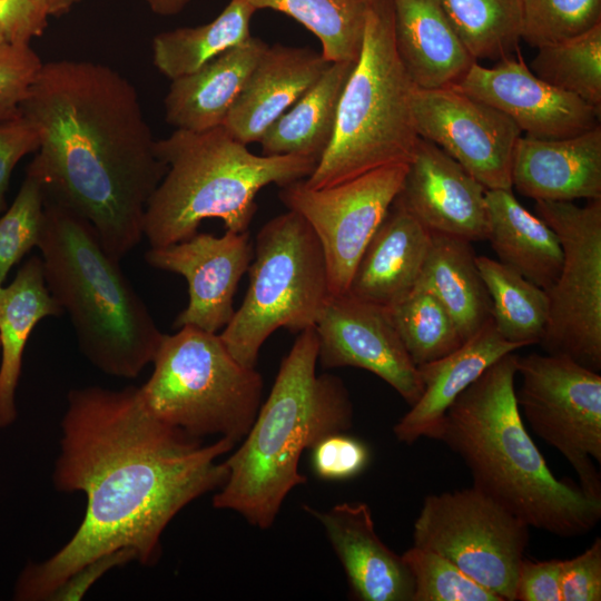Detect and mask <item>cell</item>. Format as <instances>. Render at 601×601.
<instances>
[{
  "mask_svg": "<svg viewBox=\"0 0 601 601\" xmlns=\"http://www.w3.org/2000/svg\"><path fill=\"white\" fill-rule=\"evenodd\" d=\"M267 47L262 39L250 36L196 71L171 80L164 100L166 122L188 131L223 126Z\"/></svg>",
  "mask_w": 601,
  "mask_h": 601,
  "instance_id": "obj_25",
  "label": "cell"
},
{
  "mask_svg": "<svg viewBox=\"0 0 601 601\" xmlns=\"http://www.w3.org/2000/svg\"><path fill=\"white\" fill-rule=\"evenodd\" d=\"M314 329L323 367L363 368L393 387L410 406L420 398L423 383L417 367L385 307L349 293L331 294Z\"/></svg>",
  "mask_w": 601,
  "mask_h": 601,
  "instance_id": "obj_15",
  "label": "cell"
},
{
  "mask_svg": "<svg viewBox=\"0 0 601 601\" xmlns=\"http://www.w3.org/2000/svg\"><path fill=\"white\" fill-rule=\"evenodd\" d=\"M62 313L46 285L40 257L29 258L10 284L0 285V428L17 418L16 392L31 332L43 318Z\"/></svg>",
  "mask_w": 601,
  "mask_h": 601,
  "instance_id": "obj_26",
  "label": "cell"
},
{
  "mask_svg": "<svg viewBox=\"0 0 601 601\" xmlns=\"http://www.w3.org/2000/svg\"><path fill=\"white\" fill-rule=\"evenodd\" d=\"M43 62L30 43L0 33V122L21 115V107Z\"/></svg>",
  "mask_w": 601,
  "mask_h": 601,
  "instance_id": "obj_39",
  "label": "cell"
},
{
  "mask_svg": "<svg viewBox=\"0 0 601 601\" xmlns=\"http://www.w3.org/2000/svg\"><path fill=\"white\" fill-rule=\"evenodd\" d=\"M385 308L416 367L447 355L464 342L443 304L418 282Z\"/></svg>",
  "mask_w": 601,
  "mask_h": 601,
  "instance_id": "obj_34",
  "label": "cell"
},
{
  "mask_svg": "<svg viewBox=\"0 0 601 601\" xmlns=\"http://www.w3.org/2000/svg\"><path fill=\"white\" fill-rule=\"evenodd\" d=\"M475 256L471 242L432 233L418 279L450 313L464 341L492 318L491 299Z\"/></svg>",
  "mask_w": 601,
  "mask_h": 601,
  "instance_id": "obj_29",
  "label": "cell"
},
{
  "mask_svg": "<svg viewBox=\"0 0 601 601\" xmlns=\"http://www.w3.org/2000/svg\"><path fill=\"white\" fill-rule=\"evenodd\" d=\"M535 214L558 235L563 260L546 290L549 318L539 343L548 354L564 355L601 371V199L535 201Z\"/></svg>",
  "mask_w": 601,
  "mask_h": 601,
  "instance_id": "obj_11",
  "label": "cell"
},
{
  "mask_svg": "<svg viewBox=\"0 0 601 601\" xmlns=\"http://www.w3.org/2000/svg\"><path fill=\"white\" fill-rule=\"evenodd\" d=\"M355 61L331 62L321 78L265 131L262 155L318 162L332 140L339 99Z\"/></svg>",
  "mask_w": 601,
  "mask_h": 601,
  "instance_id": "obj_28",
  "label": "cell"
},
{
  "mask_svg": "<svg viewBox=\"0 0 601 601\" xmlns=\"http://www.w3.org/2000/svg\"><path fill=\"white\" fill-rule=\"evenodd\" d=\"M46 194L40 183L27 175L13 203L0 215V285L10 269L38 247L45 223Z\"/></svg>",
  "mask_w": 601,
  "mask_h": 601,
  "instance_id": "obj_38",
  "label": "cell"
},
{
  "mask_svg": "<svg viewBox=\"0 0 601 601\" xmlns=\"http://www.w3.org/2000/svg\"><path fill=\"white\" fill-rule=\"evenodd\" d=\"M255 8L243 0H229L208 23L158 33L152 40L155 67L168 79L189 75L245 40L250 35Z\"/></svg>",
  "mask_w": 601,
  "mask_h": 601,
  "instance_id": "obj_30",
  "label": "cell"
},
{
  "mask_svg": "<svg viewBox=\"0 0 601 601\" xmlns=\"http://www.w3.org/2000/svg\"><path fill=\"white\" fill-rule=\"evenodd\" d=\"M487 239L499 260L536 286L549 290L562 266L556 233L524 208L512 189H487Z\"/></svg>",
  "mask_w": 601,
  "mask_h": 601,
  "instance_id": "obj_27",
  "label": "cell"
},
{
  "mask_svg": "<svg viewBox=\"0 0 601 601\" xmlns=\"http://www.w3.org/2000/svg\"><path fill=\"white\" fill-rule=\"evenodd\" d=\"M455 86L503 112L529 137L563 138L599 125L600 109L542 80L521 58L508 56L490 68L475 61Z\"/></svg>",
  "mask_w": 601,
  "mask_h": 601,
  "instance_id": "obj_17",
  "label": "cell"
},
{
  "mask_svg": "<svg viewBox=\"0 0 601 601\" xmlns=\"http://www.w3.org/2000/svg\"><path fill=\"white\" fill-rule=\"evenodd\" d=\"M515 190L535 201L601 199V127L563 138L520 137L512 161Z\"/></svg>",
  "mask_w": 601,
  "mask_h": 601,
  "instance_id": "obj_19",
  "label": "cell"
},
{
  "mask_svg": "<svg viewBox=\"0 0 601 601\" xmlns=\"http://www.w3.org/2000/svg\"><path fill=\"white\" fill-rule=\"evenodd\" d=\"M414 88L395 48L392 0H371L332 140L304 184L318 189L383 166L408 164L420 138Z\"/></svg>",
  "mask_w": 601,
  "mask_h": 601,
  "instance_id": "obj_7",
  "label": "cell"
},
{
  "mask_svg": "<svg viewBox=\"0 0 601 601\" xmlns=\"http://www.w3.org/2000/svg\"><path fill=\"white\" fill-rule=\"evenodd\" d=\"M50 16L41 0H0V33L17 43L43 33Z\"/></svg>",
  "mask_w": 601,
  "mask_h": 601,
  "instance_id": "obj_43",
  "label": "cell"
},
{
  "mask_svg": "<svg viewBox=\"0 0 601 601\" xmlns=\"http://www.w3.org/2000/svg\"><path fill=\"white\" fill-rule=\"evenodd\" d=\"M253 256L248 231L233 230L223 236L197 231L145 253L150 266L187 280L188 305L177 315L174 327L194 326L210 333L224 328L234 316V296Z\"/></svg>",
  "mask_w": 601,
  "mask_h": 601,
  "instance_id": "obj_16",
  "label": "cell"
},
{
  "mask_svg": "<svg viewBox=\"0 0 601 601\" xmlns=\"http://www.w3.org/2000/svg\"><path fill=\"white\" fill-rule=\"evenodd\" d=\"M561 560L523 558L516 577L514 601H561Z\"/></svg>",
  "mask_w": 601,
  "mask_h": 601,
  "instance_id": "obj_44",
  "label": "cell"
},
{
  "mask_svg": "<svg viewBox=\"0 0 601 601\" xmlns=\"http://www.w3.org/2000/svg\"><path fill=\"white\" fill-rule=\"evenodd\" d=\"M518 358L505 354L464 390L435 440L462 459L473 486L529 526L562 538L584 535L601 519V497L549 469L516 403Z\"/></svg>",
  "mask_w": 601,
  "mask_h": 601,
  "instance_id": "obj_3",
  "label": "cell"
},
{
  "mask_svg": "<svg viewBox=\"0 0 601 601\" xmlns=\"http://www.w3.org/2000/svg\"><path fill=\"white\" fill-rule=\"evenodd\" d=\"M50 17L68 13L80 0H41Z\"/></svg>",
  "mask_w": 601,
  "mask_h": 601,
  "instance_id": "obj_47",
  "label": "cell"
},
{
  "mask_svg": "<svg viewBox=\"0 0 601 601\" xmlns=\"http://www.w3.org/2000/svg\"><path fill=\"white\" fill-rule=\"evenodd\" d=\"M21 115L39 135L27 175L120 260L144 237L147 203L167 169L135 87L98 62H43Z\"/></svg>",
  "mask_w": 601,
  "mask_h": 601,
  "instance_id": "obj_2",
  "label": "cell"
},
{
  "mask_svg": "<svg viewBox=\"0 0 601 601\" xmlns=\"http://www.w3.org/2000/svg\"><path fill=\"white\" fill-rule=\"evenodd\" d=\"M317 363L316 333L306 328L283 358L242 444L225 460L228 476L213 497L214 508L235 511L262 530L270 528L288 493L306 482L298 470L303 452L352 427L353 404L344 382L317 375Z\"/></svg>",
  "mask_w": 601,
  "mask_h": 601,
  "instance_id": "obj_4",
  "label": "cell"
},
{
  "mask_svg": "<svg viewBox=\"0 0 601 601\" xmlns=\"http://www.w3.org/2000/svg\"><path fill=\"white\" fill-rule=\"evenodd\" d=\"M140 392L148 410L189 436L240 442L262 405L263 378L240 364L216 333L184 326L164 334Z\"/></svg>",
  "mask_w": 601,
  "mask_h": 601,
  "instance_id": "obj_8",
  "label": "cell"
},
{
  "mask_svg": "<svg viewBox=\"0 0 601 601\" xmlns=\"http://www.w3.org/2000/svg\"><path fill=\"white\" fill-rule=\"evenodd\" d=\"M306 509L322 523L356 599L412 601V574L402 555L378 538L366 503L343 502L326 512Z\"/></svg>",
  "mask_w": 601,
  "mask_h": 601,
  "instance_id": "obj_20",
  "label": "cell"
},
{
  "mask_svg": "<svg viewBox=\"0 0 601 601\" xmlns=\"http://www.w3.org/2000/svg\"><path fill=\"white\" fill-rule=\"evenodd\" d=\"M601 22V0H522V40L539 48Z\"/></svg>",
  "mask_w": 601,
  "mask_h": 601,
  "instance_id": "obj_37",
  "label": "cell"
},
{
  "mask_svg": "<svg viewBox=\"0 0 601 601\" xmlns=\"http://www.w3.org/2000/svg\"><path fill=\"white\" fill-rule=\"evenodd\" d=\"M530 69L548 83L601 109V22L538 48Z\"/></svg>",
  "mask_w": 601,
  "mask_h": 601,
  "instance_id": "obj_35",
  "label": "cell"
},
{
  "mask_svg": "<svg viewBox=\"0 0 601 601\" xmlns=\"http://www.w3.org/2000/svg\"><path fill=\"white\" fill-rule=\"evenodd\" d=\"M249 286L219 337L243 365L256 367L259 349L278 328L314 327L329 295L321 244L297 213L287 210L258 231Z\"/></svg>",
  "mask_w": 601,
  "mask_h": 601,
  "instance_id": "obj_9",
  "label": "cell"
},
{
  "mask_svg": "<svg viewBox=\"0 0 601 601\" xmlns=\"http://www.w3.org/2000/svg\"><path fill=\"white\" fill-rule=\"evenodd\" d=\"M151 11L159 16H174L179 13L189 0H146Z\"/></svg>",
  "mask_w": 601,
  "mask_h": 601,
  "instance_id": "obj_46",
  "label": "cell"
},
{
  "mask_svg": "<svg viewBox=\"0 0 601 601\" xmlns=\"http://www.w3.org/2000/svg\"><path fill=\"white\" fill-rule=\"evenodd\" d=\"M397 55L415 87L457 83L475 62L437 0H392Z\"/></svg>",
  "mask_w": 601,
  "mask_h": 601,
  "instance_id": "obj_24",
  "label": "cell"
},
{
  "mask_svg": "<svg viewBox=\"0 0 601 601\" xmlns=\"http://www.w3.org/2000/svg\"><path fill=\"white\" fill-rule=\"evenodd\" d=\"M38 147V131L24 116L0 122V214L6 209V195L12 170L21 158L36 151Z\"/></svg>",
  "mask_w": 601,
  "mask_h": 601,
  "instance_id": "obj_42",
  "label": "cell"
},
{
  "mask_svg": "<svg viewBox=\"0 0 601 601\" xmlns=\"http://www.w3.org/2000/svg\"><path fill=\"white\" fill-rule=\"evenodd\" d=\"M407 166H383L318 189L304 179L282 187V203L307 221L321 244L331 294L347 293L365 247L402 189Z\"/></svg>",
  "mask_w": 601,
  "mask_h": 601,
  "instance_id": "obj_13",
  "label": "cell"
},
{
  "mask_svg": "<svg viewBox=\"0 0 601 601\" xmlns=\"http://www.w3.org/2000/svg\"><path fill=\"white\" fill-rule=\"evenodd\" d=\"M402 559L414 582L412 601H501L436 552L413 545Z\"/></svg>",
  "mask_w": 601,
  "mask_h": 601,
  "instance_id": "obj_36",
  "label": "cell"
},
{
  "mask_svg": "<svg viewBox=\"0 0 601 601\" xmlns=\"http://www.w3.org/2000/svg\"><path fill=\"white\" fill-rule=\"evenodd\" d=\"M416 132L456 160L486 189H512L511 170L522 131L503 112L455 85L415 87Z\"/></svg>",
  "mask_w": 601,
  "mask_h": 601,
  "instance_id": "obj_14",
  "label": "cell"
},
{
  "mask_svg": "<svg viewBox=\"0 0 601 601\" xmlns=\"http://www.w3.org/2000/svg\"><path fill=\"white\" fill-rule=\"evenodd\" d=\"M289 16L315 35L329 62L358 58L371 0H243Z\"/></svg>",
  "mask_w": 601,
  "mask_h": 601,
  "instance_id": "obj_32",
  "label": "cell"
},
{
  "mask_svg": "<svg viewBox=\"0 0 601 601\" xmlns=\"http://www.w3.org/2000/svg\"><path fill=\"white\" fill-rule=\"evenodd\" d=\"M486 188L435 144L418 138L396 199L431 233L486 240Z\"/></svg>",
  "mask_w": 601,
  "mask_h": 601,
  "instance_id": "obj_18",
  "label": "cell"
},
{
  "mask_svg": "<svg viewBox=\"0 0 601 601\" xmlns=\"http://www.w3.org/2000/svg\"><path fill=\"white\" fill-rule=\"evenodd\" d=\"M155 149L167 169L145 210L144 236L150 247L191 237L207 218L221 219L226 230L248 231L263 187L306 179L317 165L298 156L253 154L223 126L175 129L156 140Z\"/></svg>",
  "mask_w": 601,
  "mask_h": 601,
  "instance_id": "obj_6",
  "label": "cell"
},
{
  "mask_svg": "<svg viewBox=\"0 0 601 601\" xmlns=\"http://www.w3.org/2000/svg\"><path fill=\"white\" fill-rule=\"evenodd\" d=\"M235 445L225 437L204 444L160 421L140 387L70 391L53 484L58 491L82 492L86 512L58 552L21 571L13 598L51 600L85 565L122 550L144 565L154 564L174 516L223 486L228 467L219 457Z\"/></svg>",
  "mask_w": 601,
  "mask_h": 601,
  "instance_id": "obj_1",
  "label": "cell"
},
{
  "mask_svg": "<svg viewBox=\"0 0 601 601\" xmlns=\"http://www.w3.org/2000/svg\"><path fill=\"white\" fill-rule=\"evenodd\" d=\"M529 528L472 485L425 496L413 545L444 556L501 601H514Z\"/></svg>",
  "mask_w": 601,
  "mask_h": 601,
  "instance_id": "obj_10",
  "label": "cell"
},
{
  "mask_svg": "<svg viewBox=\"0 0 601 601\" xmlns=\"http://www.w3.org/2000/svg\"><path fill=\"white\" fill-rule=\"evenodd\" d=\"M561 601L601 600V539L581 554L561 560Z\"/></svg>",
  "mask_w": 601,
  "mask_h": 601,
  "instance_id": "obj_41",
  "label": "cell"
},
{
  "mask_svg": "<svg viewBox=\"0 0 601 601\" xmlns=\"http://www.w3.org/2000/svg\"><path fill=\"white\" fill-rule=\"evenodd\" d=\"M46 285L73 326L79 348L105 374L135 378L164 334L92 226L48 200L38 245Z\"/></svg>",
  "mask_w": 601,
  "mask_h": 601,
  "instance_id": "obj_5",
  "label": "cell"
},
{
  "mask_svg": "<svg viewBox=\"0 0 601 601\" xmlns=\"http://www.w3.org/2000/svg\"><path fill=\"white\" fill-rule=\"evenodd\" d=\"M519 348L499 333L490 318L447 355L417 366L423 392L394 425L396 439L406 444L422 437L435 440L444 415L455 398L497 359Z\"/></svg>",
  "mask_w": 601,
  "mask_h": 601,
  "instance_id": "obj_22",
  "label": "cell"
},
{
  "mask_svg": "<svg viewBox=\"0 0 601 601\" xmlns=\"http://www.w3.org/2000/svg\"><path fill=\"white\" fill-rule=\"evenodd\" d=\"M311 450L313 470L323 480L344 481L355 477L370 463L368 447L345 432L323 437Z\"/></svg>",
  "mask_w": 601,
  "mask_h": 601,
  "instance_id": "obj_40",
  "label": "cell"
},
{
  "mask_svg": "<svg viewBox=\"0 0 601 601\" xmlns=\"http://www.w3.org/2000/svg\"><path fill=\"white\" fill-rule=\"evenodd\" d=\"M475 61L511 56L522 40V0H437Z\"/></svg>",
  "mask_w": 601,
  "mask_h": 601,
  "instance_id": "obj_33",
  "label": "cell"
},
{
  "mask_svg": "<svg viewBox=\"0 0 601 601\" xmlns=\"http://www.w3.org/2000/svg\"><path fill=\"white\" fill-rule=\"evenodd\" d=\"M515 390L523 420L575 471L582 490L601 497V375L571 357L531 353L518 358Z\"/></svg>",
  "mask_w": 601,
  "mask_h": 601,
  "instance_id": "obj_12",
  "label": "cell"
},
{
  "mask_svg": "<svg viewBox=\"0 0 601 601\" xmlns=\"http://www.w3.org/2000/svg\"><path fill=\"white\" fill-rule=\"evenodd\" d=\"M331 65L308 47L268 46L252 70L223 127L238 141L259 142Z\"/></svg>",
  "mask_w": 601,
  "mask_h": 601,
  "instance_id": "obj_21",
  "label": "cell"
},
{
  "mask_svg": "<svg viewBox=\"0 0 601 601\" xmlns=\"http://www.w3.org/2000/svg\"><path fill=\"white\" fill-rule=\"evenodd\" d=\"M135 560L130 551H118L104 555L76 572L52 595L51 600H78L88 588L109 569Z\"/></svg>",
  "mask_w": 601,
  "mask_h": 601,
  "instance_id": "obj_45",
  "label": "cell"
},
{
  "mask_svg": "<svg viewBox=\"0 0 601 601\" xmlns=\"http://www.w3.org/2000/svg\"><path fill=\"white\" fill-rule=\"evenodd\" d=\"M480 276L491 299L492 319L510 343L539 344L549 318L546 290L500 260L475 256Z\"/></svg>",
  "mask_w": 601,
  "mask_h": 601,
  "instance_id": "obj_31",
  "label": "cell"
},
{
  "mask_svg": "<svg viewBox=\"0 0 601 601\" xmlns=\"http://www.w3.org/2000/svg\"><path fill=\"white\" fill-rule=\"evenodd\" d=\"M431 240L432 233L395 199L365 247L347 293L391 306L418 282Z\"/></svg>",
  "mask_w": 601,
  "mask_h": 601,
  "instance_id": "obj_23",
  "label": "cell"
}]
</instances>
